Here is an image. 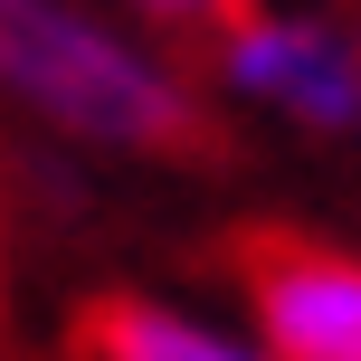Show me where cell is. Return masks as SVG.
Returning a JSON list of instances; mask_svg holds the SVG:
<instances>
[{
    "label": "cell",
    "mask_w": 361,
    "mask_h": 361,
    "mask_svg": "<svg viewBox=\"0 0 361 361\" xmlns=\"http://www.w3.org/2000/svg\"><path fill=\"white\" fill-rule=\"evenodd\" d=\"M86 361H267L238 333H209L200 314L152 305V295H105L86 314Z\"/></svg>",
    "instance_id": "4"
},
{
    "label": "cell",
    "mask_w": 361,
    "mask_h": 361,
    "mask_svg": "<svg viewBox=\"0 0 361 361\" xmlns=\"http://www.w3.org/2000/svg\"><path fill=\"white\" fill-rule=\"evenodd\" d=\"M143 10L171 29H219V19H247V0H143Z\"/></svg>",
    "instance_id": "5"
},
{
    "label": "cell",
    "mask_w": 361,
    "mask_h": 361,
    "mask_svg": "<svg viewBox=\"0 0 361 361\" xmlns=\"http://www.w3.org/2000/svg\"><path fill=\"white\" fill-rule=\"evenodd\" d=\"M238 257L267 361H361V257L314 238H247Z\"/></svg>",
    "instance_id": "2"
},
{
    "label": "cell",
    "mask_w": 361,
    "mask_h": 361,
    "mask_svg": "<svg viewBox=\"0 0 361 361\" xmlns=\"http://www.w3.org/2000/svg\"><path fill=\"white\" fill-rule=\"evenodd\" d=\"M0 86L29 95L48 124L86 133V143H124V152L200 143L190 86L76 0H0Z\"/></svg>",
    "instance_id": "1"
},
{
    "label": "cell",
    "mask_w": 361,
    "mask_h": 361,
    "mask_svg": "<svg viewBox=\"0 0 361 361\" xmlns=\"http://www.w3.org/2000/svg\"><path fill=\"white\" fill-rule=\"evenodd\" d=\"M219 76H228L238 95H257V105L295 114V124H324V133L361 124V57L324 29V19L247 10L228 29V48H219Z\"/></svg>",
    "instance_id": "3"
}]
</instances>
